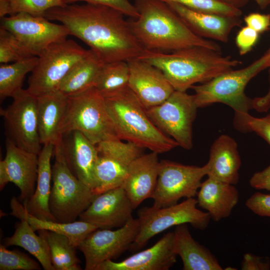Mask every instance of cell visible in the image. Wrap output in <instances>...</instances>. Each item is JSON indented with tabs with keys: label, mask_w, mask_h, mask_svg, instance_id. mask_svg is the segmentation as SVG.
<instances>
[{
	"label": "cell",
	"mask_w": 270,
	"mask_h": 270,
	"mask_svg": "<svg viewBox=\"0 0 270 270\" xmlns=\"http://www.w3.org/2000/svg\"><path fill=\"white\" fill-rule=\"evenodd\" d=\"M50 260L55 270H80V260L74 247L66 236L45 230Z\"/></svg>",
	"instance_id": "obj_32"
},
{
	"label": "cell",
	"mask_w": 270,
	"mask_h": 270,
	"mask_svg": "<svg viewBox=\"0 0 270 270\" xmlns=\"http://www.w3.org/2000/svg\"><path fill=\"white\" fill-rule=\"evenodd\" d=\"M130 69L127 61L120 60L104 64L95 88L106 97L128 86Z\"/></svg>",
	"instance_id": "obj_33"
},
{
	"label": "cell",
	"mask_w": 270,
	"mask_h": 270,
	"mask_svg": "<svg viewBox=\"0 0 270 270\" xmlns=\"http://www.w3.org/2000/svg\"><path fill=\"white\" fill-rule=\"evenodd\" d=\"M270 86L267 94L263 96L252 99V108L258 112H266L270 108V66L268 68Z\"/></svg>",
	"instance_id": "obj_45"
},
{
	"label": "cell",
	"mask_w": 270,
	"mask_h": 270,
	"mask_svg": "<svg viewBox=\"0 0 270 270\" xmlns=\"http://www.w3.org/2000/svg\"><path fill=\"white\" fill-rule=\"evenodd\" d=\"M90 50L88 54L74 66L60 84L58 90L68 98L95 86L104 63Z\"/></svg>",
	"instance_id": "obj_28"
},
{
	"label": "cell",
	"mask_w": 270,
	"mask_h": 270,
	"mask_svg": "<svg viewBox=\"0 0 270 270\" xmlns=\"http://www.w3.org/2000/svg\"><path fill=\"white\" fill-rule=\"evenodd\" d=\"M196 196L198 205L216 222L228 217L239 200L234 185L210 176L202 182Z\"/></svg>",
	"instance_id": "obj_23"
},
{
	"label": "cell",
	"mask_w": 270,
	"mask_h": 270,
	"mask_svg": "<svg viewBox=\"0 0 270 270\" xmlns=\"http://www.w3.org/2000/svg\"><path fill=\"white\" fill-rule=\"evenodd\" d=\"M166 3L176 2L192 10L206 13L228 16L240 17V8L234 6L222 0H160Z\"/></svg>",
	"instance_id": "obj_34"
},
{
	"label": "cell",
	"mask_w": 270,
	"mask_h": 270,
	"mask_svg": "<svg viewBox=\"0 0 270 270\" xmlns=\"http://www.w3.org/2000/svg\"><path fill=\"white\" fill-rule=\"evenodd\" d=\"M158 154H143L128 166L126 177L122 185L134 209L145 200L152 198L155 190L160 166Z\"/></svg>",
	"instance_id": "obj_19"
},
{
	"label": "cell",
	"mask_w": 270,
	"mask_h": 270,
	"mask_svg": "<svg viewBox=\"0 0 270 270\" xmlns=\"http://www.w3.org/2000/svg\"><path fill=\"white\" fill-rule=\"evenodd\" d=\"M64 136L68 137L66 141L63 138V142L69 168L76 178L92 189L94 170L98 155L96 145L79 131Z\"/></svg>",
	"instance_id": "obj_21"
},
{
	"label": "cell",
	"mask_w": 270,
	"mask_h": 270,
	"mask_svg": "<svg viewBox=\"0 0 270 270\" xmlns=\"http://www.w3.org/2000/svg\"><path fill=\"white\" fill-rule=\"evenodd\" d=\"M241 268L242 270H269L270 260L268 256L246 253L243 256Z\"/></svg>",
	"instance_id": "obj_43"
},
{
	"label": "cell",
	"mask_w": 270,
	"mask_h": 270,
	"mask_svg": "<svg viewBox=\"0 0 270 270\" xmlns=\"http://www.w3.org/2000/svg\"><path fill=\"white\" fill-rule=\"evenodd\" d=\"M222 1L240 8L245 6L248 2V0H222Z\"/></svg>",
	"instance_id": "obj_47"
},
{
	"label": "cell",
	"mask_w": 270,
	"mask_h": 270,
	"mask_svg": "<svg viewBox=\"0 0 270 270\" xmlns=\"http://www.w3.org/2000/svg\"><path fill=\"white\" fill-rule=\"evenodd\" d=\"M14 234L4 240L6 247L16 246L22 248L34 256L44 270H55L50 256L45 230H39L38 236L24 216L20 219Z\"/></svg>",
	"instance_id": "obj_27"
},
{
	"label": "cell",
	"mask_w": 270,
	"mask_h": 270,
	"mask_svg": "<svg viewBox=\"0 0 270 270\" xmlns=\"http://www.w3.org/2000/svg\"><path fill=\"white\" fill-rule=\"evenodd\" d=\"M55 161L52 166V181L49 208L55 222L76 221L96 196L92 188L76 178L66 158L63 139L54 146Z\"/></svg>",
	"instance_id": "obj_7"
},
{
	"label": "cell",
	"mask_w": 270,
	"mask_h": 270,
	"mask_svg": "<svg viewBox=\"0 0 270 270\" xmlns=\"http://www.w3.org/2000/svg\"><path fill=\"white\" fill-rule=\"evenodd\" d=\"M234 124L240 132H256L270 144V114L263 118H256L248 113L234 120Z\"/></svg>",
	"instance_id": "obj_38"
},
{
	"label": "cell",
	"mask_w": 270,
	"mask_h": 270,
	"mask_svg": "<svg viewBox=\"0 0 270 270\" xmlns=\"http://www.w3.org/2000/svg\"><path fill=\"white\" fill-rule=\"evenodd\" d=\"M0 270H40L39 264L25 253L0 246Z\"/></svg>",
	"instance_id": "obj_36"
},
{
	"label": "cell",
	"mask_w": 270,
	"mask_h": 270,
	"mask_svg": "<svg viewBox=\"0 0 270 270\" xmlns=\"http://www.w3.org/2000/svg\"><path fill=\"white\" fill-rule=\"evenodd\" d=\"M246 206L259 216L270 218V194L256 192L246 200Z\"/></svg>",
	"instance_id": "obj_41"
},
{
	"label": "cell",
	"mask_w": 270,
	"mask_h": 270,
	"mask_svg": "<svg viewBox=\"0 0 270 270\" xmlns=\"http://www.w3.org/2000/svg\"><path fill=\"white\" fill-rule=\"evenodd\" d=\"M270 66V54H264L244 68L232 70L202 84L193 86L191 88L194 91L198 108L222 103L234 110V120L248 114L252 108V99L246 94V86L254 76Z\"/></svg>",
	"instance_id": "obj_5"
},
{
	"label": "cell",
	"mask_w": 270,
	"mask_h": 270,
	"mask_svg": "<svg viewBox=\"0 0 270 270\" xmlns=\"http://www.w3.org/2000/svg\"><path fill=\"white\" fill-rule=\"evenodd\" d=\"M54 145H43L38 154V178L34 192L24 206L27 213L40 220L54 221L49 208L51 192L52 168L50 160L54 155Z\"/></svg>",
	"instance_id": "obj_25"
},
{
	"label": "cell",
	"mask_w": 270,
	"mask_h": 270,
	"mask_svg": "<svg viewBox=\"0 0 270 270\" xmlns=\"http://www.w3.org/2000/svg\"><path fill=\"white\" fill-rule=\"evenodd\" d=\"M134 6L139 16L128 20L145 50L173 52L200 46L221 52L218 44L194 34L167 3L160 0H136Z\"/></svg>",
	"instance_id": "obj_2"
},
{
	"label": "cell",
	"mask_w": 270,
	"mask_h": 270,
	"mask_svg": "<svg viewBox=\"0 0 270 270\" xmlns=\"http://www.w3.org/2000/svg\"><path fill=\"white\" fill-rule=\"evenodd\" d=\"M266 54H270V46L268 48V50H266V52L264 53Z\"/></svg>",
	"instance_id": "obj_49"
},
{
	"label": "cell",
	"mask_w": 270,
	"mask_h": 270,
	"mask_svg": "<svg viewBox=\"0 0 270 270\" xmlns=\"http://www.w3.org/2000/svg\"><path fill=\"white\" fill-rule=\"evenodd\" d=\"M261 9H265L270 5V0H253Z\"/></svg>",
	"instance_id": "obj_48"
},
{
	"label": "cell",
	"mask_w": 270,
	"mask_h": 270,
	"mask_svg": "<svg viewBox=\"0 0 270 270\" xmlns=\"http://www.w3.org/2000/svg\"><path fill=\"white\" fill-rule=\"evenodd\" d=\"M167 4L194 34L206 39L227 42L232 30L242 23L240 17L198 12L178 3Z\"/></svg>",
	"instance_id": "obj_20"
},
{
	"label": "cell",
	"mask_w": 270,
	"mask_h": 270,
	"mask_svg": "<svg viewBox=\"0 0 270 270\" xmlns=\"http://www.w3.org/2000/svg\"><path fill=\"white\" fill-rule=\"evenodd\" d=\"M50 21L44 16L19 12L2 18L0 28L12 33L32 56H38L49 46L70 35L64 26Z\"/></svg>",
	"instance_id": "obj_13"
},
{
	"label": "cell",
	"mask_w": 270,
	"mask_h": 270,
	"mask_svg": "<svg viewBox=\"0 0 270 270\" xmlns=\"http://www.w3.org/2000/svg\"><path fill=\"white\" fill-rule=\"evenodd\" d=\"M38 131L42 144L54 146L62 140L60 126L68 97L59 90L36 96Z\"/></svg>",
	"instance_id": "obj_22"
},
{
	"label": "cell",
	"mask_w": 270,
	"mask_h": 270,
	"mask_svg": "<svg viewBox=\"0 0 270 270\" xmlns=\"http://www.w3.org/2000/svg\"><path fill=\"white\" fill-rule=\"evenodd\" d=\"M206 164L208 176L236 184L239 181L241 160L235 140L226 134L218 136L211 146L209 160Z\"/></svg>",
	"instance_id": "obj_24"
},
{
	"label": "cell",
	"mask_w": 270,
	"mask_h": 270,
	"mask_svg": "<svg viewBox=\"0 0 270 270\" xmlns=\"http://www.w3.org/2000/svg\"><path fill=\"white\" fill-rule=\"evenodd\" d=\"M7 14H12L10 4L8 0H0V18L5 17Z\"/></svg>",
	"instance_id": "obj_46"
},
{
	"label": "cell",
	"mask_w": 270,
	"mask_h": 270,
	"mask_svg": "<svg viewBox=\"0 0 270 270\" xmlns=\"http://www.w3.org/2000/svg\"><path fill=\"white\" fill-rule=\"evenodd\" d=\"M197 205V200L190 198L166 207L140 208L138 211V233L130 248H140L151 238L173 226L189 224L194 228L205 230L211 218L208 212L198 208Z\"/></svg>",
	"instance_id": "obj_9"
},
{
	"label": "cell",
	"mask_w": 270,
	"mask_h": 270,
	"mask_svg": "<svg viewBox=\"0 0 270 270\" xmlns=\"http://www.w3.org/2000/svg\"><path fill=\"white\" fill-rule=\"evenodd\" d=\"M66 4H72L78 2H84L88 4H100L113 8L124 16L135 18L139 14L134 4L129 0H63Z\"/></svg>",
	"instance_id": "obj_39"
},
{
	"label": "cell",
	"mask_w": 270,
	"mask_h": 270,
	"mask_svg": "<svg viewBox=\"0 0 270 270\" xmlns=\"http://www.w3.org/2000/svg\"><path fill=\"white\" fill-rule=\"evenodd\" d=\"M244 21L246 26L261 34L270 28V14L252 12L244 17Z\"/></svg>",
	"instance_id": "obj_42"
},
{
	"label": "cell",
	"mask_w": 270,
	"mask_h": 270,
	"mask_svg": "<svg viewBox=\"0 0 270 270\" xmlns=\"http://www.w3.org/2000/svg\"><path fill=\"white\" fill-rule=\"evenodd\" d=\"M38 61V56H30L14 62L11 64H2L0 66V102L12 97L22 88L26 74L32 72Z\"/></svg>",
	"instance_id": "obj_30"
},
{
	"label": "cell",
	"mask_w": 270,
	"mask_h": 270,
	"mask_svg": "<svg viewBox=\"0 0 270 270\" xmlns=\"http://www.w3.org/2000/svg\"><path fill=\"white\" fill-rule=\"evenodd\" d=\"M6 154L0 161V190L9 182L20 190V201H27L34 194L38 178V154L28 152L6 138Z\"/></svg>",
	"instance_id": "obj_15"
},
{
	"label": "cell",
	"mask_w": 270,
	"mask_h": 270,
	"mask_svg": "<svg viewBox=\"0 0 270 270\" xmlns=\"http://www.w3.org/2000/svg\"><path fill=\"white\" fill-rule=\"evenodd\" d=\"M174 248L182 259L184 270H222L216 256L190 234L188 224L176 226Z\"/></svg>",
	"instance_id": "obj_26"
},
{
	"label": "cell",
	"mask_w": 270,
	"mask_h": 270,
	"mask_svg": "<svg viewBox=\"0 0 270 270\" xmlns=\"http://www.w3.org/2000/svg\"></svg>",
	"instance_id": "obj_50"
},
{
	"label": "cell",
	"mask_w": 270,
	"mask_h": 270,
	"mask_svg": "<svg viewBox=\"0 0 270 270\" xmlns=\"http://www.w3.org/2000/svg\"><path fill=\"white\" fill-rule=\"evenodd\" d=\"M132 203L122 186L97 195L80 220L98 228H120L133 218Z\"/></svg>",
	"instance_id": "obj_17"
},
{
	"label": "cell",
	"mask_w": 270,
	"mask_h": 270,
	"mask_svg": "<svg viewBox=\"0 0 270 270\" xmlns=\"http://www.w3.org/2000/svg\"><path fill=\"white\" fill-rule=\"evenodd\" d=\"M250 184L254 188L270 191V165L262 171L254 173L250 180Z\"/></svg>",
	"instance_id": "obj_44"
},
{
	"label": "cell",
	"mask_w": 270,
	"mask_h": 270,
	"mask_svg": "<svg viewBox=\"0 0 270 270\" xmlns=\"http://www.w3.org/2000/svg\"><path fill=\"white\" fill-rule=\"evenodd\" d=\"M34 56L8 30L0 28V62L8 64Z\"/></svg>",
	"instance_id": "obj_35"
},
{
	"label": "cell",
	"mask_w": 270,
	"mask_h": 270,
	"mask_svg": "<svg viewBox=\"0 0 270 270\" xmlns=\"http://www.w3.org/2000/svg\"><path fill=\"white\" fill-rule=\"evenodd\" d=\"M26 218L34 230H47L66 236L76 248L82 241L90 232L98 228L94 224L82 220L68 223L44 220L33 216L26 212Z\"/></svg>",
	"instance_id": "obj_31"
},
{
	"label": "cell",
	"mask_w": 270,
	"mask_h": 270,
	"mask_svg": "<svg viewBox=\"0 0 270 270\" xmlns=\"http://www.w3.org/2000/svg\"><path fill=\"white\" fill-rule=\"evenodd\" d=\"M208 171L206 164L197 166L160 160L157 184L152 197V206L164 208L176 204L182 198H194Z\"/></svg>",
	"instance_id": "obj_12"
},
{
	"label": "cell",
	"mask_w": 270,
	"mask_h": 270,
	"mask_svg": "<svg viewBox=\"0 0 270 270\" xmlns=\"http://www.w3.org/2000/svg\"><path fill=\"white\" fill-rule=\"evenodd\" d=\"M75 130L82 132L96 145L106 140H120L105 98L94 86L68 98L60 132L63 136Z\"/></svg>",
	"instance_id": "obj_6"
},
{
	"label": "cell",
	"mask_w": 270,
	"mask_h": 270,
	"mask_svg": "<svg viewBox=\"0 0 270 270\" xmlns=\"http://www.w3.org/2000/svg\"><path fill=\"white\" fill-rule=\"evenodd\" d=\"M138 58L159 68L175 90L186 92L233 70L242 62L208 48L194 46L165 54L145 50Z\"/></svg>",
	"instance_id": "obj_3"
},
{
	"label": "cell",
	"mask_w": 270,
	"mask_h": 270,
	"mask_svg": "<svg viewBox=\"0 0 270 270\" xmlns=\"http://www.w3.org/2000/svg\"><path fill=\"white\" fill-rule=\"evenodd\" d=\"M259 34L246 26L238 32L235 42L240 55H244L252 49L258 41Z\"/></svg>",
	"instance_id": "obj_40"
},
{
	"label": "cell",
	"mask_w": 270,
	"mask_h": 270,
	"mask_svg": "<svg viewBox=\"0 0 270 270\" xmlns=\"http://www.w3.org/2000/svg\"><path fill=\"white\" fill-rule=\"evenodd\" d=\"M98 153L92 189L96 196L122 186L126 177L128 167V165L115 157Z\"/></svg>",
	"instance_id": "obj_29"
},
{
	"label": "cell",
	"mask_w": 270,
	"mask_h": 270,
	"mask_svg": "<svg viewBox=\"0 0 270 270\" xmlns=\"http://www.w3.org/2000/svg\"><path fill=\"white\" fill-rule=\"evenodd\" d=\"M174 236V232H168L150 248L120 262L105 261L96 270H168L176 264L178 256Z\"/></svg>",
	"instance_id": "obj_18"
},
{
	"label": "cell",
	"mask_w": 270,
	"mask_h": 270,
	"mask_svg": "<svg viewBox=\"0 0 270 270\" xmlns=\"http://www.w3.org/2000/svg\"><path fill=\"white\" fill-rule=\"evenodd\" d=\"M139 231L138 218H132L117 230L98 228L88 234L77 248L84 254L86 270H96L102 262L116 259L136 240Z\"/></svg>",
	"instance_id": "obj_14"
},
{
	"label": "cell",
	"mask_w": 270,
	"mask_h": 270,
	"mask_svg": "<svg viewBox=\"0 0 270 270\" xmlns=\"http://www.w3.org/2000/svg\"><path fill=\"white\" fill-rule=\"evenodd\" d=\"M104 98L120 140L158 154L178 146L154 124L146 108L128 86Z\"/></svg>",
	"instance_id": "obj_4"
},
{
	"label": "cell",
	"mask_w": 270,
	"mask_h": 270,
	"mask_svg": "<svg viewBox=\"0 0 270 270\" xmlns=\"http://www.w3.org/2000/svg\"><path fill=\"white\" fill-rule=\"evenodd\" d=\"M90 50L72 40L50 44L38 56V63L28 80V90L36 96L58 90L67 74Z\"/></svg>",
	"instance_id": "obj_8"
},
{
	"label": "cell",
	"mask_w": 270,
	"mask_h": 270,
	"mask_svg": "<svg viewBox=\"0 0 270 270\" xmlns=\"http://www.w3.org/2000/svg\"><path fill=\"white\" fill-rule=\"evenodd\" d=\"M127 62L128 86L146 110L162 104L175 90L156 66L138 58Z\"/></svg>",
	"instance_id": "obj_16"
},
{
	"label": "cell",
	"mask_w": 270,
	"mask_h": 270,
	"mask_svg": "<svg viewBox=\"0 0 270 270\" xmlns=\"http://www.w3.org/2000/svg\"><path fill=\"white\" fill-rule=\"evenodd\" d=\"M198 106L194 96L174 90L162 104L146 110L154 124L186 150L192 143V124Z\"/></svg>",
	"instance_id": "obj_10"
},
{
	"label": "cell",
	"mask_w": 270,
	"mask_h": 270,
	"mask_svg": "<svg viewBox=\"0 0 270 270\" xmlns=\"http://www.w3.org/2000/svg\"><path fill=\"white\" fill-rule=\"evenodd\" d=\"M12 98L10 105L0 110L6 138L21 148L38 154L42 144L38 131L37 98L22 88Z\"/></svg>",
	"instance_id": "obj_11"
},
{
	"label": "cell",
	"mask_w": 270,
	"mask_h": 270,
	"mask_svg": "<svg viewBox=\"0 0 270 270\" xmlns=\"http://www.w3.org/2000/svg\"><path fill=\"white\" fill-rule=\"evenodd\" d=\"M124 16L108 6L86 3L53 8L44 16L62 23L105 64L138 58L146 50Z\"/></svg>",
	"instance_id": "obj_1"
},
{
	"label": "cell",
	"mask_w": 270,
	"mask_h": 270,
	"mask_svg": "<svg viewBox=\"0 0 270 270\" xmlns=\"http://www.w3.org/2000/svg\"><path fill=\"white\" fill-rule=\"evenodd\" d=\"M12 14L25 12L36 16H44L46 11L53 8L66 5L63 0H8Z\"/></svg>",
	"instance_id": "obj_37"
}]
</instances>
